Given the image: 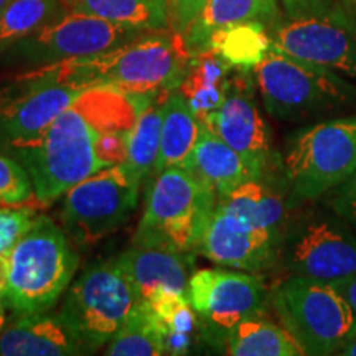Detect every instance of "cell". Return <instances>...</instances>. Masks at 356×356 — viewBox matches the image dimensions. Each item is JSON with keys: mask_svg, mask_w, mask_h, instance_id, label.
Here are the masks:
<instances>
[{"mask_svg": "<svg viewBox=\"0 0 356 356\" xmlns=\"http://www.w3.org/2000/svg\"><path fill=\"white\" fill-rule=\"evenodd\" d=\"M279 236L215 208L200 239L197 252L225 267L261 270L273 266L277 257Z\"/></svg>", "mask_w": 356, "mask_h": 356, "instance_id": "2e32d148", "label": "cell"}, {"mask_svg": "<svg viewBox=\"0 0 356 356\" xmlns=\"http://www.w3.org/2000/svg\"><path fill=\"white\" fill-rule=\"evenodd\" d=\"M200 129L202 124L185 97L177 89L168 92L163 102L160 152L152 177L170 167H186L190 155L197 145Z\"/></svg>", "mask_w": 356, "mask_h": 356, "instance_id": "603a6c76", "label": "cell"}, {"mask_svg": "<svg viewBox=\"0 0 356 356\" xmlns=\"http://www.w3.org/2000/svg\"><path fill=\"white\" fill-rule=\"evenodd\" d=\"M109 356H160L167 355L159 323L145 302H137L104 351Z\"/></svg>", "mask_w": 356, "mask_h": 356, "instance_id": "f1b7e54d", "label": "cell"}, {"mask_svg": "<svg viewBox=\"0 0 356 356\" xmlns=\"http://www.w3.org/2000/svg\"><path fill=\"white\" fill-rule=\"evenodd\" d=\"M273 305L305 355H340L356 335V314L333 284L292 275L275 289Z\"/></svg>", "mask_w": 356, "mask_h": 356, "instance_id": "8992f818", "label": "cell"}, {"mask_svg": "<svg viewBox=\"0 0 356 356\" xmlns=\"http://www.w3.org/2000/svg\"><path fill=\"white\" fill-rule=\"evenodd\" d=\"M270 44L273 42L267 25L251 20L216 30L211 35L208 48L216 51L233 68L251 71L261 63Z\"/></svg>", "mask_w": 356, "mask_h": 356, "instance_id": "4316f807", "label": "cell"}, {"mask_svg": "<svg viewBox=\"0 0 356 356\" xmlns=\"http://www.w3.org/2000/svg\"><path fill=\"white\" fill-rule=\"evenodd\" d=\"M252 73L266 111L282 121L335 109L356 96L337 71L296 60L273 44Z\"/></svg>", "mask_w": 356, "mask_h": 356, "instance_id": "52a82bcc", "label": "cell"}, {"mask_svg": "<svg viewBox=\"0 0 356 356\" xmlns=\"http://www.w3.org/2000/svg\"><path fill=\"white\" fill-rule=\"evenodd\" d=\"M340 355H343V356H356V335L351 338L348 343H346L345 348L340 351Z\"/></svg>", "mask_w": 356, "mask_h": 356, "instance_id": "f35d334b", "label": "cell"}, {"mask_svg": "<svg viewBox=\"0 0 356 356\" xmlns=\"http://www.w3.org/2000/svg\"><path fill=\"white\" fill-rule=\"evenodd\" d=\"M190 254L134 244L114 259L131 282L137 300L147 302L159 292L188 296Z\"/></svg>", "mask_w": 356, "mask_h": 356, "instance_id": "e0dca14e", "label": "cell"}, {"mask_svg": "<svg viewBox=\"0 0 356 356\" xmlns=\"http://www.w3.org/2000/svg\"><path fill=\"white\" fill-rule=\"evenodd\" d=\"M218 197L190 167H170L154 177L134 244L177 252L197 251Z\"/></svg>", "mask_w": 356, "mask_h": 356, "instance_id": "3957f363", "label": "cell"}, {"mask_svg": "<svg viewBox=\"0 0 356 356\" xmlns=\"http://www.w3.org/2000/svg\"><path fill=\"white\" fill-rule=\"evenodd\" d=\"M208 0H167L168 29L184 35L203 10Z\"/></svg>", "mask_w": 356, "mask_h": 356, "instance_id": "836d02e7", "label": "cell"}, {"mask_svg": "<svg viewBox=\"0 0 356 356\" xmlns=\"http://www.w3.org/2000/svg\"><path fill=\"white\" fill-rule=\"evenodd\" d=\"M165 2H167V0H165Z\"/></svg>", "mask_w": 356, "mask_h": 356, "instance_id": "b9f144b4", "label": "cell"}, {"mask_svg": "<svg viewBox=\"0 0 356 356\" xmlns=\"http://www.w3.org/2000/svg\"><path fill=\"white\" fill-rule=\"evenodd\" d=\"M73 355H86V348L60 312L17 315L0 332V356Z\"/></svg>", "mask_w": 356, "mask_h": 356, "instance_id": "ac0fdd59", "label": "cell"}, {"mask_svg": "<svg viewBox=\"0 0 356 356\" xmlns=\"http://www.w3.org/2000/svg\"><path fill=\"white\" fill-rule=\"evenodd\" d=\"M269 33L275 50L356 78V26L343 12L332 8L277 22Z\"/></svg>", "mask_w": 356, "mask_h": 356, "instance_id": "7c38bea8", "label": "cell"}, {"mask_svg": "<svg viewBox=\"0 0 356 356\" xmlns=\"http://www.w3.org/2000/svg\"><path fill=\"white\" fill-rule=\"evenodd\" d=\"M233 68L211 48L191 56L177 91L185 97L200 124L220 108L233 86Z\"/></svg>", "mask_w": 356, "mask_h": 356, "instance_id": "d6986e66", "label": "cell"}, {"mask_svg": "<svg viewBox=\"0 0 356 356\" xmlns=\"http://www.w3.org/2000/svg\"><path fill=\"white\" fill-rule=\"evenodd\" d=\"M287 207V198L267 184L264 177L249 178L216 202V208L220 210L239 218L248 225L277 234H280Z\"/></svg>", "mask_w": 356, "mask_h": 356, "instance_id": "7402d4cb", "label": "cell"}, {"mask_svg": "<svg viewBox=\"0 0 356 356\" xmlns=\"http://www.w3.org/2000/svg\"><path fill=\"white\" fill-rule=\"evenodd\" d=\"M165 97L167 95H162L147 102L129 131L127 159L122 165L140 184L152 175L157 163Z\"/></svg>", "mask_w": 356, "mask_h": 356, "instance_id": "484cf974", "label": "cell"}, {"mask_svg": "<svg viewBox=\"0 0 356 356\" xmlns=\"http://www.w3.org/2000/svg\"><path fill=\"white\" fill-rule=\"evenodd\" d=\"M10 2H12V0H0V12H2L3 8H6Z\"/></svg>", "mask_w": 356, "mask_h": 356, "instance_id": "60d3db41", "label": "cell"}, {"mask_svg": "<svg viewBox=\"0 0 356 356\" xmlns=\"http://www.w3.org/2000/svg\"><path fill=\"white\" fill-rule=\"evenodd\" d=\"M37 218V211L26 204L0 207V254H8L12 248L29 233Z\"/></svg>", "mask_w": 356, "mask_h": 356, "instance_id": "1f68e13d", "label": "cell"}, {"mask_svg": "<svg viewBox=\"0 0 356 356\" xmlns=\"http://www.w3.org/2000/svg\"><path fill=\"white\" fill-rule=\"evenodd\" d=\"M63 0H12L0 12V50L65 15Z\"/></svg>", "mask_w": 356, "mask_h": 356, "instance_id": "f546056e", "label": "cell"}, {"mask_svg": "<svg viewBox=\"0 0 356 356\" xmlns=\"http://www.w3.org/2000/svg\"><path fill=\"white\" fill-rule=\"evenodd\" d=\"M328 204L341 220L356 229V172L345 184L328 193Z\"/></svg>", "mask_w": 356, "mask_h": 356, "instance_id": "d6a6232c", "label": "cell"}, {"mask_svg": "<svg viewBox=\"0 0 356 356\" xmlns=\"http://www.w3.org/2000/svg\"><path fill=\"white\" fill-rule=\"evenodd\" d=\"M289 207L312 202L345 184L356 172V115L302 129L287 145Z\"/></svg>", "mask_w": 356, "mask_h": 356, "instance_id": "5b68a950", "label": "cell"}, {"mask_svg": "<svg viewBox=\"0 0 356 356\" xmlns=\"http://www.w3.org/2000/svg\"><path fill=\"white\" fill-rule=\"evenodd\" d=\"M150 99L154 97L131 96L109 86L88 88L37 139L6 154L26 168L35 198L44 207L102 170L96 154L101 134L109 129H131Z\"/></svg>", "mask_w": 356, "mask_h": 356, "instance_id": "6da1fadb", "label": "cell"}, {"mask_svg": "<svg viewBox=\"0 0 356 356\" xmlns=\"http://www.w3.org/2000/svg\"><path fill=\"white\" fill-rule=\"evenodd\" d=\"M257 20L269 29L279 22L275 0H208L203 10L184 33L191 56L208 50L211 35L216 30L241 22Z\"/></svg>", "mask_w": 356, "mask_h": 356, "instance_id": "44dd1931", "label": "cell"}, {"mask_svg": "<svg viewBox=\"0 0 356 356\" xmlns=\"http://www.w3.org/2000/svg\"><path fill=\"white\" fill-rule=\"evenodd\" d=\"M292 275L337 284L356 274V238L340 220L312 216L284 243Z\"/></svg>", "mask_w": 356, "mask_h": 356, "instance_id": "5bb4252c", "label": "cell"}, {"mask_svg": "<svg viewBox=\"0 0 356 356\" xmlns=\"http://www.w3.org/2000/svg\"><path fill=\"white\" fill-rule=\"evenodd\" d=\"M282 6L289 19H297L332 10L333 0H282Z\"/></svg>", "mask_w": 356, "mask_h": 356, "instance_id": "e575fe53", "label": "cell"}, {"mask_svg": "<svg viewBox=\"0 0 356 356\" xmlns=\"http://www.w3.org/2000/svg\"><path fill=\"white\" fill-rule=\"evenodd\" d=\"M343 2L351 8V10L356 12V0H343Z\"/></svg>", "mask_w": 356, "mask_h": 356, "instance_id": "ab89813d", "label": "cell"}, {"mask_svg": "<svg viewBox=\"0 0 356 356\" xmlns=\"http://www.w3.org/2000/svg\"><path fill=\"white\" fill-rule=\"evenodd\" d=\"M8 309L15 315L48 312L71 284L78 256L51 218L40 216L7 254Z\"/></svg>", "mask_w": 356, "mask_h": 356, "instance_id": "277c9868", "label": "cell"}, {"mask_svg": "<svg viewBox=\"0 0 356 356\" xmlns=\"http://www.w3.org/2000/svg\"><path fill=\"white\" fill-rule=\"evenodd\" d=\"M7 300L6 297H0V332L8 325V317H7Z\"/></svg>", "mask_w": 356, "mask_h": 356, "instance_id": "74e56055", "label": "cell"}, {"mask_svg": "<svg viewBox=\"0 0 356 356\" xmlns=\"http://www.w3.org/2000/svg\"><path fill=\"white\" fill-rule=\"evenodd\" d=\"M186 167L202 177L215 190L218 198L229 195L249 178H256L241 155L203 124Z\"/></svg>", "mask_w": 356, "mask_h": 356, "instance_id": "ffe728a7", "label": "cell"}, {"mask_svg": "<svg viewBox=\"0 0 356 356\" xmlns=\"http://www.w3.org/2000/svg\"><path fill=\"white\" fill-rule=\"evenodd\" d=\"M246 73L249 71L239 70L225 102L202 124L233 147L256 177H266L273 162L270 134L256 101L248 92Z\"/></svg>", "mask_w": 356, "mask_h": 356, "instance_id": "9a60e30c", "label": "cell"}, {"mask_svg": "<svg viewBox=\"0 0 356 356\" xmlns=\"http://www.w3.org/2000/svg\"><path fill=\"white\" fill-rule=\"evenodd\" d=\"M188 299L213 340L243 320L261 317L267 307V289L256 275L221 269H203L188 282Z\"/></svg>", "mask_w": 356, "mask_h": 356, "instance_id": "4fadbf2b", "label": "cell"}, {"mask_svg": "<svg viewBox=\"0 0 356 356\" xmlns=\"http://www.w3.org/2000/svg\"><path fill=\"white\" fill-rule=\"evenodd\" d=\"M191 53L181 33L147 32L113 50L51 65L65 81L83 88L109 86L131 96L155 97L180 86Z\"/></svg>", "mask_w": 356, "mask_h": 356, "instance_id": "7a4b0ae2", "label": "cell"}, {"mask_svg": "<svg viewBox=\"0 0 356 356\" xmlns=\"http://www.w3.org/2000/svg\"><path fill=\"white\" fill-rule=\"evenodd\" d=\"M35 198L33 181L17 159L0 152V207H19Z\"/></svg>", "mask_w": 356, "mask_h": 356, "instance_id": "4dcf8cb0", "label": "cell"}, {"mask_svg": "<svg viewBox=\"0 0 356 356\" xmlns=\"http://www.w3.org/2000/svg\"><path fill=\"white\" fill-rule=\"evenodd\" d=\"M7 273H8L7 254H0V297L7 296Z\"/></svg>", "mask_w": 356, "mask_h": 356, "instance_id": "8d00e7d4", "label": "cell"}, {"mask_svg": "<svg viewBox=\"0 0 356 356\" xmlns=\"http://www.w3.org/2000/svg\"><path fill=\"white\" fill-rule=\"evenodd\" d=\"M145 304L157 320L165 341L167 355L178 356L188 353L197 327V312L191 307L188 296L159 292Z\"/></svg>", "mask_w": 356, "mask_h": 356, "instance_id": "83f0119b", "label": "cell"}, {"mask_svg": "<svg viewBox=\"0 0 356 356\" xmlns=\"http://www.w3.org/2000/svg\"><path fill=\"white\" fill-rule=\"evenodd\" d=\"M88 88L65 81L53 66L24 71L0 88V152L37 139Z\"/></svg>", "mask_w": 356, "mask_h": 356, "instance_id": "30bf717a", "label": "cell"}, {"mask_svg": "<svg viewBox=\"0 0 356 356\" xmlns=\"http://www.w3.org/2000/svg\"><path fill=\"white\" fill-rule=\"evenodd\" d=\"M136 292L115 259L95 262L71 284L60 314L86 353L108 345L137 305Z\"/></svg>", "mask_w": 356, "mask_h": 356, "instance_id": "9c48e42d", "label": "cell"}, {"mask_svg": "<svg viewBox=\"0 0 356 356\" xmlns=\"http://www.w3.org/2000/svg\"><path fill=\"white\" fill-rule=\"evenodd\" d=\"M147 33L86 13L68 10L61 19L0 50V63L25 71L92 56Z\"/></svg>", "mask_w": 356, "mask_h": 356, "instance_id": "ba28073f", "label": "cell"}, {"mask_svg": "<svg viewBox=\"0 0 356 356\" xmlns=\"http://www.w3.org/2000/svg\"><path fill=\"white\" fill-rule=\"evenodd\" d=\"M140 181L124 165L106 167L65 193V228L81 246H92L121 228L139 203Z\"/></svg>", "mask_w": 356, "mask_h": 356, "instance_id": "8fae6325", "label": "cell"}, {"mask_svg": "<svg viewBox=\"0 0 356 356\" xmlns=\"http://www.w3.org/2000/svg\"><path fill=\"white\" fill-rule=\"evenodd\" d=\"M333 286H335L338 289V292L345 297L346 302H348L351 309H353L356 314V274L340 280V282L333 284Z\"/></svg>", "mask_w": 356, "mask_h": 356, "instance_id": "d590c367", "label": "cell"}, {"mask_svg": "<svg viewBox=\"0 0 356 356\" xmlns=\"http://www.w3.org/2000/svg\"><path fill=\"white\" fill-rule=\"evenodd\" d=\"M226 355L233 356H300L305 355L299 341L286 327L252 317L243 320L221 337Z\"/></svg>", "mask_w": 356, "mask_h": 356, "instance_id": "cb8c5ba5", "label": "cell"}, {"mask_svg": "<svg viewBox=\"0 0 356 356\" xmlns=\"http://www.w3.org/2000/svg\"><path fill=\"white\" fill-rule=\"evenodd\" d=\"M63 3L71 12L86 13L131 29L145 32L168 29L165 0H63Z\"/></svg>", "mask_w": 356, "mask_h": 356, "instance_id": "d4e9b609", "label": "cell"}]
</instances>
